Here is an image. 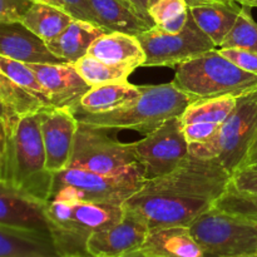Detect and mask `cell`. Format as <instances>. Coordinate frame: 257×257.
Instances as JSON below:
<instances>
[{"instance_id": "obj_1", "label": "cell", "mask_w": 257, "mask_h": 257, "mask_svg": "<svg viewBox=\"0 0 257 257\" xmlns=\"http://www.w3.org/2000/svg\"><path fill=\"white\" fill-rule=\"evenodd\" d=\"M38 112L20 114L7 128L0 181L33 200L47 203L53 173L47 168Z\"/></svg>"}, {"instance_id": "obj_2", "label": "cell", "mask_w": 257, "mask_h": 257, "mask_svg": "<svg viewBox=\"0 0 257 257\" xmlns=\"http://www.w3.org/2000/svg\"><path fill=\"white\" fill-rule=\"evenodd\" d=\"M142 94L135 104L114 112L88 113L78 109L74 113L78 122L105 131H137L148 135L166 120L180 117L193 102L178 90L173 83L141 85Z\"/></svg>"}, {"instance_id": "obj_3", "label": "cell", "mask_w": 257, "mask_h": 257, "mask_svg": "<svg viewBox=\"0 0 257 257\" xmlns=\"http://www.w3.org/2000/svg\"><path fill=\"white\" fill-rule=\"evenodd\" d=\"M45 215L58 255L88 256L90 236L119 222L124 208L113 203L48 201Z\"/></svg>"}, {"instance_id": "obj_4", "label": "cell", "mask_w": 257, "mask_h": 257, "mask_svg": "<svg viewBox=\"0 0 257 257\" xmlns=\"http://www.w3.org/2000/svg\"><path fill=\"white\" fill-rule=\"evenodd\" d=\"M173 85L195 102L198 99L238 95L257 88V75L247 73L211 49L177 65Z\"/></svg>"}, {"instance_id": "obj_5", "label": "cell", "mask_w": 257, "mask_h": 257, "mask_svg": "<svg viewBox=\"0 0 257 257\" xmlns=\"http://www.w3.org/2000/svg\"><path fill=\"white\" fill-rule=\"evenodd\" d=\"M256 137L257 88L238 95L235 108L212 141L188 145V150L195 157L218 161L232 175L245 167Z\"/></svg>"}, {"instance_id": "obj_6", "label": "cell", "mask_w": 257, "mask_h": 257, "mask_svg": "<svg viewBox=\"0 0 257 257\" xmlns=\"http://www.w3.org/2000/svg\"><path fill=\"white\" fill-rule=\"evenodd\" d=\"M146 181L145 170L108 176L84 168L68 167L53 173L49 201L123 205L142 188Z\"/></svg>"}, {"instance_id": "obj_7", "label": "cell", "mask_w": 257, "mask_h": 257, "mask_svg": "<svg viewBox=\"0 0 257 257\" xmlns=\"http://www.w3.org/2000/svg\"><path fill=\"white\" fill-rule=\"evenodd\" d=\"M188 228L206 257H257L255 221L212 206Z\"/></svg>"}, {"instance_id": "obj_8", "label": "cell", "mask_w": 257, "mask_h": 257, "mask_svg": "<svg viewBox=\"0 0 257 257\" xmlns=\"http://www.w3.org/2000/svg\"><path fill=\"white\" fill-rule=\"evenodd\" d=\"M231 176L218 161L188 155L171 173L146 181L138 193H163L215 202L227 191Z\"/></svg>"}, {"instance_id": "obj_9", "label": "cell", "mask_w": 257, "mask_h": 257, "mask_svg": "<svg viewBox=\"0 0 257 257\" xmlns=\"http://www.w3.org/2000/svg\"><path fill=\"white\" fill-rule=\"evenodd\" d=\"M69 167L84 168L100 175L118 176L143 170L131 143L112 140L108 131L78 122Z\"/></svg>"}, {"instance_id": "obj_10", "label": "cell", "mask_w": 257, "mask_h": 257, "mask_svg": "<svg viewBox=\"0 0 257 257\" xmlns=\"http://www.w3.org/2000/svg\"><path fill=\"white\" fill-rule=\"evenodd\" d=\"M137 38L146 54L143 67H175L216 48L197 27L191 13L185 29L177 34L163 32L155 25Z\"/></svg>"}, {"instance_id": "obj_11", "label": "cell", "mask_w": 257, "mask_h": 257, "mask_svg": "<svg viewBox=\"0 0 257 257\" xmlns=\"http://www.w3.org/2000/svg\"><path fill=\"white\" fill-rule=\"evenodd\" d=\"M146 180H155L175 171L190 155L180 117L166 120L143 140L131 143Z\"/></svg>"}, {"instance_id": "obj_12", "label": "cell", "mask_w": 257, "mask_h": 257, "mask_svg": "<svg viewBox=\"0 0 257 257\" xmlns=\"http://www.w3.org/2000/svg\"><path fill=\"white\" fill-rule=\"evenodd\" d=\"M213 202L163 193H135L124 201L123 208L137 215L148 230L190 227L191 223L212 207Z\"/></svg>"}, {"instance_id": "obj_13", "label": "cell", "mask_w": 257, "mask_h": 257, "mask_svg": "<svg viewBox=\"0 0 257 257\" xmlns=\"http://www.w3.org/2000/svg\"><path fill=\"white\" fill-rule=\"evenodd\" d=\"M40 131L47 155V168L52 173L69 167L78 119L73 112L57 107L39 110Z\"/></svg>"}, {"instance_id": "obj_14", "label": "cell", "mask_w": 257, "mask_h": 257, "mask_svg": "<svg viewBox=\"0 0 257 257\" xmlns=\"http://www.w3.org/2000/svg\"><path fill=\"white\" fill-rule=\"evenodd\" d=\"M38 80L47 89L53 107L75 113L80 108L83 95L90 89L70 63L28 64Z\"/></svg>"}, {"instance_id": "obj_15", "label": "cell", "mask_w": 257, "mask_h": 257, "mask_svg": "<svg viewBox=\"0 0 257 257\" xmlns=\"http://www.w3.org/2000/svg\"><path fill=\"white\" fill-rule=\"evenodd\" d=\"M148 227L137 215L124 210L114 226L93 233L88 240V253L95 257H119L140 250L148 235Z\"/></svg>"}, {"instance_id": "obj_16", "label": "cell", "mask_w": 257, "mask_h": 257, "mask_svg": "<svg viewBox=\"0 0 257 257\" xmlns=\"http://www.w3.org/2000/svg\"><path fill=\"white\" fill-rule=\"evenodd\" d=\"M0 55L27 64L65 63L22 22L0 23Z\"/></svg>"}, {"instance_id": "obj_17", "label": "cell", "mask_w": 257, "mask_h": 257, "mask_svg": "<svg viewBox=\"0 0 257 257\" xmlns=\"http://www.w3.org/2000/svg\"><path fill=\"white\" fill-rule=\"evenodd\" d=\"M0 225L49 232L45 203L33 200L0 181Z\"/></svg>"}, {"instance_id": "obj_18", "label": "cell", "mask_w": 257, "mask_h": 257, "mask_svg": "<svg viewBox=\"0 0 257 257\" xmlns=\"http://www.w3.org/2000/svg\"><path fill=\"white\" fill-rule=\"evenodd\" d=\"M87 55L132 72L136 68L143 67L146 60L145 50L137 35L120 32H108L100 35L90 45Z\"/></svg>"}, {"instance_id": "obj_19", "label": "cell", "mask_w": 257, "mask_h": 257, "mask_svg": "<svg viewBox=\"0 0 257 257\" xmlns=\"http://www.w3.org/2000/svg\"><path fill=\"white\" fill-rule=\"evenodd\" d=\"M140 250L147 257H206L188 227L150 230Z\"/></svg>"}, {"instance_id": "obj_20", "label": "cell", "mask_w": 257, "mask_h": 257, "mask_svg": "<svg viewBox=\"0 0 257 257\" xmlns=\"http://www.w3.org/2000/svg\"><path fill=\"white\" fill-rule=\"evenodd\" d=\"M0 257H59L49 232L0 225Z\"/></svg>"}, {"instance_id": "obj_21", "label": "cell", "mask_w": 257, "mask_h": 257, "mask_svg": "<svg viewBox=\"0 0 257 257\" xmlns=\"http://www.w3.org/2000/svg\"><path fill=\"white\" fill-rule=\"evenodd\" d=\"M108 33L107 29L85 20L73 19L59 35L47 43L50 52L65 63L74 64L88 54L90 45L97 38Z\"/></svg>"}, {"instance_id": "obj_22", "label": "cell", "mask_w": 257, "mask_h": 257, "mask_svg": "<svg viewBox=\"0 0 257 257\" xmlns=\"http://www.w3.org/2000/svg\"><path fill=\"white\" fill-rule=\"evenodd\" d=\"M100 27L108 32L138 35L150 29L148 24L128 0H88Z\"/></svg>"}, {"instance_id": "obj_23", "label": "cell", "mask_w": 257, "mask_h": 257, "mask_svg": "<svg viewBox=\"0 0 257 257\" xmlns=\"http://www.w3.org/2000/svg\"><path fill=\"white\" fill-rule=\"evenodd\" d=\"M197 27L220 47L235 25L241 8L232 3H210L188 8Z\"/></svg>"}, {"instance_id": "obj_24", "label": "cell", "mask_w": 257, "mask_h": 257, "mask_svg": "<svg viewBox=\"0 0 257 257\" xmlns=\"http://www.w3.org/2000/svg\"><path fill=\"white\" fill-rule=\"evenodd\" d=\"M141 94V85L128 82L90 87L80 100L79 109L88 113L114 112L135 104Z\"/></svg>"}, {"instance_id": "obj_25", "label": "cell", "mask_w": 257, "mask_h": 257, "mask_svg": "<svg viewBox=\"0 0 257 257\" xmlns=\"http://www.w3.org/2000/svg\"><path fill=\"white\" fill-rule=\"evenodd\" d=\"M73 19L74 18L62 8L44 3H33L20 22L40 39L48 43L59 35Z\"/></svg>"}, {"instance_id": "obj_26", "label": "cell", "mask_w": 257, "mask_h": 257, "mask_svg": "<svg viewBox=\"0 0 257 257\" xmlns=\"http://www.w3.org/2000/svg\"><path fill=\"white\" fill-rule=\"evenodd\" d=\"M236 102L237 97L235 95H222V97L195 100L180 115V119L182 124L197 122L222 124L233 110Z\"/></svg>"}, {"instance_id": "obj_27", "label": "cell", "mask_w": 257, "mask_h": 257, "mask_svg": "<svg viewBox=\"0 0 257 257\" xmlns=\"http://www.w3.org/2000/svg\"><path fill=\"white\" fill-rule=\"evenodd\" d=\"M73 65L89 87L127 82V78L132 73V70L109 65L90 55L80 58Z\"/></svg>"}, {"instance_id": "obj_28", "label": "cell", "mask_w": 257, "mask_h": 257, "mask_svg": "<svg viewBox=\"0 0 257 257\" xmlns=\"http://www.w3.org/2000/svg\"><path fill=\"white\" fill-rule=\"evenodd\" d=\"M0 70L15 84L27 90L38 100H40L44 107H53L47 89L38 80L37 75L34 74V72L30 69L27 63L18 62V60L0 55Z\"/></svg>"}, {"instance_id": "obj_29", "label": "cell", "mask_w": 257, "mask_h": 257, "mask_svg": "<svg viewBox=\"0 0 257 257\" xmlns=\"http://www.w3.org/2000/svg\"><path fill=\"white\" fill-rule=\"evenodd\" d=\"M250 9L248 7L241 8L235 25L218 48H240L257 53V23Z\"/></svg>"}, {"instance_id": "obj_30", "label": "cell", "mask_w": 257, "mask_h": 257, "mask_svg": "<svg viewBox=\"0 0 257 257\" xmlns=\"http://www.w3.org/2000/svg\"><path fill=\"white\" fill-rule=\"evenodd\" d=\"M0 100L18 114L38 112L44 108L40 100L15 84L0 70Z\"/></svg>"}, {"instance_id": "obj_31", "label": "cell", "mask_w": 257, "mask_h": 257, "mask_svg": "<svg viewBox=\"0 0 257 257\" xmlns=\"http://www.w3.org/2000/svg\"><path fill=\"white\" fill-rule=\"evenodd\" d=\"M212 206L231 215L257 220V193L237 192L228 187Z\"/></svg>"}, {"instance_id": "obj_32", "label": "cell", "mask_w": 257, "mask_h": 257, "mask_svg": "<svg viewBox=\"0 0 257 257\" xmlns=\"http://www.w3.org/2000/svg\"><path fill=\"white\" fill-rule=\"evenodd\" d=\"M185 0H148V14L155 25H162L187 12Z\"/></svg>"}, {"instance_id": "obj_33", "label": "cell", "mask_w": 257, "mask_h": 257, "mask_svg": "<svg viewBox=\"0 0 257 257\" xmlns=\"http://www.w3.org/2000/svg\"><path fill=\"white\" fill-rule=\"evenodd\" d=\"M221 124L208 122H197L183 124V135L188 145L196 143H207L217 136Z\"/></svg>"}, {"instance_id": "obj_34", "label": "cell", "mask_w": 257, "mask_h": 257, "mask_svg": "<svg viewBox=\"0 0 257 257\" xmlns=\"http://www.w3.org/2000/svg\"><path fill=\"white\" fill-rule=\"evenodd\" d=\"M218 52L242 70L257 75V53L240 48H220Z\"/></svg>"}, {"instance_id": "obj_35", "label": "cell", "mask_w": 257, "mask_h": 257, "mask_svg": "<svg viewBox=\"0 0 257 257\" xmlns=\"http://www.w3.org/2000/svg\"><path fill=\"white\" fill-rule=\"evenodd\" d=\"M228 187L237 192L257 193V170L246 167L233 172Z\"/></svg>"}, {"instance_id": "obj_36", "label": "cell", "mask_w": 257, "mask_h": 257, "mask_svg": "<svg viewBox=\"0 0 257 257\" xmlns=\"http://www.w3.org/2000/svg\"><path fill=\"white\" fill-rule=\"evenodd\" d=\"M32 5L30 0H0V23L20 22Z\"/></svg>"}, {"instance_id": "obj_37", "label": "cell", "mask_w": 257, "mask_h": 257, "mask_svg": "<svg viewBox=\"0 0 257 257\" xmlns=\"http://www.w3.org/2000/svg\"><path fill=\"white\" fill-rule=\"evenodd\" d=\"M64 3L65 10L72 15L74 19L85 20V22L94 23V24L99 25V22L95 18L94 13H93L92 7H90L88 0H62Z\"/></svg>"}, {"instance_id": "obj_38", "label": "cell", "mask_w": 257, "mask_h": 257, "mask_svg": "<svg viewBox=\"0 0 257 257\" xmlns=\"http://www.w3.org/2000/svg\"><path fill=\"white\" fill-rule=\"evenodd\" d=\"M188 17H190V10L182 13L181 15H178L175 19L170 20V22H166L162 25H156V27L160 28L161 30L166 33H171V34H177V33L182 32L185 29L186 24H187Z\"/></svg>"}, {"instance_id": "obj_39", "label": "cell", "mask_w": 257, "mask_h": 257, "mask_svg": "<svg viewBox=\"0 0 257 257\" xmlns=\"http://www.w3.org/2000/svg\"><path fill=\"white\" fill-rule=\"evenodd\" d=\"M18 117H19L18 113H15L12 108H9L7 104H4V103L0 100V122L4 123L8 128L10 124L14 123V120L17 119Z\"/></svg>"}, {"instance_id": "obj_40", "label": "cell", "mask_w": 257, "mask_h": 257, "mask_svg": "<svg viewBox=\"0 0 257 257\" xmlns=\"http://www.w3.org/2000/svg\"><path fill=\"white\" fill-rule=\"evenodd\" d=\"M128 2L135 7V9L137 10L138 14H140L148 24L155 27V23L152 22L150 14H148V0H128Z\"/></svg>"}, {"instance_id": "obj_41", "label": "cell", "mask_w": 257, "mask_h": 257, "mask_svg": "<svg viewBox=\"0 0 257 257\" xmlns=\"http://www.w3.org/2000/svg\"><path fill=\"white\" fill-rule=\"evenodd\" d=\"M257 163V137L255 140V142H253L252 147L250 148V152H248V156H247V160H246V163H245V167H250V166L255 165Z\"/></svg>"}, {"instance_id": "obj_42", "label": "cell", "mask_w": 257, "mask_h": 257, "mask_svg": "<svg viewBox=\"0 0 257 257\" xmlns=\"http://www.w3.org/2000/svg\"><path fill=\"white\" fill-rule=\"evenodd\" d=\"M188 8L196 7V5L210 4V3H232L233 0H185Z\"/></svg>"}, {"instance_id": "obj_43", "label": "cell", "mask_w": 257, "mask_h": 257, "mask_svg": "<svg viewBox=\"0 0 257 257\" xmlns=\"http://www.w3.org/2000/svg\"><path fill=\"white\" fill-rule=\"evenodd\" d=\"M33 3H44V4H49V5H54V7L62 8V9H65L64 3L62 0H30Z\"/></svg>"}, {"instance_id": "obj_44", "label": "cell", "mask_w": 257, "mask_h": 257, "mask_svg": "<svg viewBox=\"0 0 257 257\" xmlns=\"http://www.w3.org/2000/svg\"><path fill=\"white\" fill-rule=\"evenodd\" d=\"M5 140H7V125L0 122V148L4 147Z\"/></svg>"}, {"instance_id": "obj_45", "label": "cell", "mask_w": 257, "mask_h": 257, "mask_svg": "<svg viewBox=\"0 0 257 257\" xmlns=\"http://www.w3.org/2000/svg\"><path fill=\"white\" fill-rule=\"evenodd\" d=\"M233 2L238 3L242 7H248V8H257V0H233Z\"/></svg>"}, {"instance_id": "obj_46", "label": "cell", "mask_w": 257, "mask_h": 257, "mask_svg": "<svg viewBox=\"0 0 257 257\" xmlns=\"http://www.w3.org/2000/svg\"><path fill=\"white\" fill-rule=\"evenodd\" d=\"M119 257H147V256H146L141 250H136V251H132V252H128V253H125V255H122Z\"/></svg>"}, {"instance_id": "obj_47", "label": "cell", "mask_w": 257, "mask_h": 257, "mask_svg": "<svg viewBox=\"0 0 257 257\" xmlns=\"http://www.w3.org/2000/svg\"><path fill=\"white\" fill-rule=\"evenodd\" d=\"M2 165H3V148H0V178H2Z\"/></svg>"}, {"instance_id": "obj_48", "label": "cell", "mask_w": 257, "mask_h": 257, "mask_svg": "<svg viewBox=\"0 0 257 257\" xmlns=\"http://www.w3.org/2000/svg\"><path fill=\"white\" fill-rule=\"evenodd\" d=\"M59 257H95V256H90V255H88V256H77V255H69V256H59Z\"/></svg>"}, {"instance_id": "obj_49", "label": "cell", "mask_w": 257, "mask_h": 257, "mask_svg": "<svg viewBox=\"0 0 257 257\" xmlns=\"http://www.w3.org/2000/svg\"><path fill=\"white\" fill-rule=\"evenodd\" d=\"M250 168H255V170H257V163H255V165L250 166Z\"/></svg>"}, {"instance_id": "obj_50", "label": "cell", "mask_w": 257, "mask_h": 257, "mask_svg": "<svg viewBox=\"0 0 257 257\" xmlns=\"http://www.w3.org/2000/svg\"><path fill=\"white\" fill-rule=\"evenodd\" d=\"M252 221H255V222H256V225H257V220H252Z\"/></svg>"}]
</instances>
